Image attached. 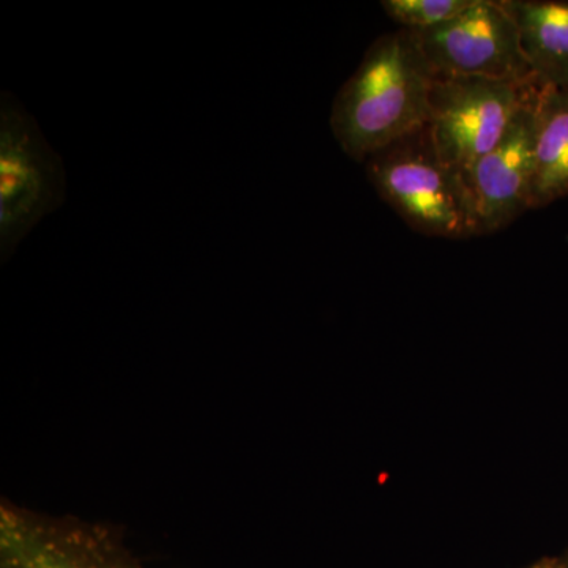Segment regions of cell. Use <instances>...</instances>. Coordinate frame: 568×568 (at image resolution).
<instances>
[{
    "instance_id": "obj_9",
    "label": "cell",
    "mask_w": 568,
    "mask_h": 568,
    "mask_svg": "<svg viewBox=\"0 0 568 568\" xmlns=\"http://www.w3.org/2000/svg\"><path fill=\"white\" fill-rule=\"evenodd\" d=\"M568 196V88L541 85L536 108L530 209Z\"/></svg>"
},
{
    "instance_id": "obj_12",
    "label": "cell",
    "mask_w": 568,
    "mask_h": 568,
    "mask_svg": "<svg viewBox=\"0 0 568 568\" xmlns=\"http://www.w3.org/2000/svg\"><path fill=\"white\" fill-rule=\"evenodd\" d=\"M558 568H568V555L564 558H558Z\"/></svg>"
},
{
    "instance_id": "obj_3",
    "label": "cell",
    "mask_w": 568,
    "mask_h": 568,
    "mask_svg": "<svg viewBox=\"0 0 568 568\" xmlns=\"http://www.w3.org/2000/svg\"><path fill=\"white\" fill-rule=\"evenodd\" d=\"M65 166L36 119L11 92L0 95V260L61 209Z\"/></svg>"
},
{
    "instance_id": "obj_10",
    "label": "cell",
    "mask_w": 568,
    "mask_h": 568,
    "mask_svg": "<svg viewBox=\"0 0 568 568\" xmlns=\"http://www.w3.org/2000/svg\"><path fill=\"white\" fill-rule=\"evenodd\" d=\"M474 0H384L388 17L407 31H426L454 20Z\"/></svg>"
},
{
    "instance_id": "obj_4",
    "label": "cell",
    "mask_w": 568,
    "mask_h": 568,
    "mask_svg": "<svg viewBox=\"0 0 568 568\" xmlns=\"http://www.w3.org/2000/svg\"><path fill=\"white\" fill-rule=\"evenodd\" d=\"M538 84L436 74L426 125L440 160L466 179L478 160L503 140Z\"/></svg>"
},
{
    "instance_id": "obj_1",
    "label": "cell",
    "mask_w": 568,
    "mask_h": 568,
    "mask_svg": "<svg viewBox=\"0 0 568 568\" xmlns=\"http://www.w3.org/2000/svg\"><path fill=\"white\" fill-rule=\"evenodd\" d=\"M435 77L413 31L399 29L373 41L332 106L331 129L342 151L365 163L425 126Z\"/></svg>"
},
{
    "instance_id": "obj_8",
    "label": "cell",
    "mask_w": 568,
    "mask_h": 568,
    "mask_svg": "<svg viewBox=\"0 0 568 568\" xmlns=\"http://www.w3.org/2000/svg\"><path fill=\"white\" fill-rule=\"evenodd\" d=\"M541 85L568 88V0H499Z\"/></svg>"
},
{
    "instance_id": "obj_6",
    "label": "cell",
    "mask_w": 568,
    "mask_h": 568,
    "mask_svg": "<svg viewBox=\"0 0 568 568\" xmlns=\"http://www.w3.org/2000/svg\"><path fill=\"white\" fill-rule=\"evenodd\" d=\"M413 32L436 74L537 81L523 54L517 24L499 0H474L454 20Z\"/></svg>"
},
{
    "instance_id": "obj_11",
    "label": "cell",
    "mask_w": 568,
    "mask_h": 568,
    "mask_svg": "<svg viewBox=\"0 0 568 568\" xmlns=\"http://www.w3.org/2000/svg\"><path fill=\"white\" fill-rule=\"evenodd\" d=\"M528 568H558V558L541 559Z\"/></svg>"
},
{
    "instance_id": "obj_7",
    "label": "cell",
    "mask_w": 568,
    "mask_h": 568,
    "mask_svg": "<svg viewBox=\"0 0 568 568\" xmlns=\"http://www.w3.org/2000/svg\"><path fill=\"white\" fill-rule=\"evenodd\" d=\"M540 89L541 84H538L529 93L503 140L467 174L481 235L504 230L530 209L536 108Z\"/></svg>"
},
{
    "instance_id": "obj_5",
    "label": "cell",
    "mask_w": 568,
    "mask_h": 568,
    "mask_svg": "<svg viewBox=\"0 0 568 568\" xmlns=\"http://www.w3.org/2000/svg\"><path fill=\"white\" fill-rule=\"evenodd\" d=\"M0 568H148L110 525L51 517L3 500Z\"/></svg>"
},
{
    "instance_id": "obj_2",
    "label": "cell",
    "mask_w": 568,
    "mask_h": 568,
    "mask_svg": "<svg viewBox=\"0 0 568 568\" xmlns=\"http://www.w3.org/2000/svg\"><path fill=\"white\" fill-rule=\"evenodd\" d=\"M365 164L377 193L413 230L444 239L481 235L469 185L440 160L428 125L373 153Z\"/></svg>"
}]
</instances>
